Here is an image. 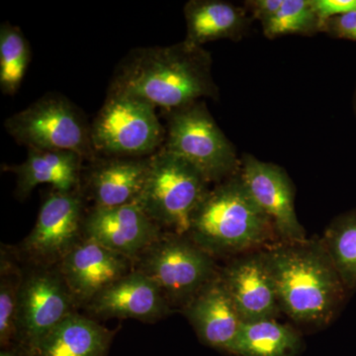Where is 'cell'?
Returning <instances> with one entry per match:
<instances>
[{"label":"cell","instance_id":"cell-29","mask_svg":"<svg viewBox=\"0 0 356 356\" xmlns=\"http://www.w3.org/2000/svg\"><path fill=\"white\" fill-rule=\"evenodd\" d=\"M0 356H19L14 350H3L0 353Z\"/></svg>","mask_w":356,"mask_h":356},{"label":"cell","instance_id":"cell-27","mask_svg":"<svg viewBox=\"0 0 356 356\" xmlns=\"http://www.w3.org/2000/svg\"><path fill=\"white\" fill-rule=\"evenodd\" d=\"M313 4L323 24L330 18L356 11V0H313Z\"/></svg>","mask_w":356,"mask_h":356},{"label":"cell","instance_id":"cell-18","mask_svg":"<svg viewBox=\"0 0 356 356\" xmlns=\"http://www.w3.org/2000/svg\"><path fill=\"white\" fill-rule=\"evenodd\" d=\"M27 158L20 165L6 166L16 177L15 196L19 201L29 197L41 184L55 191L70 192L81 188L86 159L70 151L27 149Z\"/></svg>","mask_w":356,"mask_h":356},{"label":"cell","instance_id":"cell-4","mask_svg":"<svg viewBox=\"0 0 356 356\" xmlns=\"http://www.w3.org/2000/svg\"><path fill=\"white\" fill-rule=\"evenodd\" d=\"M210 191L196 168L161 149L151 166L136 204L163 233L187 236L192 218Z\"/></svg>","mask_w":356,"mask_h":356},{"label":"cell","instance_id":"cell-30","mask_svg":"<svg viewBox=\"0 0 356 356\" xmlns=\"http://www.w3.org/2000/svg\"><path fill=\"white\" fill-rule=\"evenodd\" d=\"M353 110H355V114L356 117V88L355 90V95H353Z\"/></svg>","mask_w":356,"mask_h":356},{"label":"cell","instance_id":"cell-6","mask_svg":"<svg viewBox=\"0 0 356 356\" xmlns=\"http://www.w3.org/2000/svg\"><path fill=\"white\" fill-rule=\"evenodd\" d=\"M96 156L147 158L163 149L165 127L156 107L136 96L108 92L90 123Z\"/></svg>","mask_w":356,"mask_h":356},{"label":"cell","instance_id":"cell-3","mask_svg":"<svg viewBox=\"0 0 356 356\" xmlns=\"http://www.w3.org/2000/svg\"><path fill=\"white\" fill-rule=\"evenodd\" d=\"M187 236L215 259L238 257L280 242L273 222L248 193L240 173L210 188L192 218Z\"/></svg>","mask_w":356,"mask_h":356},{"label":"cell","instance_id":"cell-28","mask_svg":"<svg viewBox=\"0 0 356 356\" xmlns=\"http://www.w3.org/2000/svg\"><path fill=\"white\" fill-rule=\"evenodd\" d=\"M283 2L284 0H248L243 6L247 8L252 20H259L264 24L278 13Z\"/></svg>","mask_w":356,"mask_h":356},{"label":"cell","instance_id":"cell-15","mask_svg":"<svg viewBox=\"0 0 356 356\" xmlns=\"http://www.w3.org/2000/svg\"><path fill=\"white\" fill-rule=\"evenodd\" d=\"M243 322L276 318L280 313L273 276L261 250L236 257L220 270Z\"/></svg>","mask_w":356,"mask_h":356},{"label":"cell","instance_id":"cell-11","mask_svg":"<svg viewBox=\"0 0 356 356\" xmlns=\"http://www.w3.org/2000/svg\"><path fill=\"white\" fill-rule=\"evenodd\" d=\"M238 173L248 193L273 222L280 242L307 240L295 211L294 185L284 168L245 154Z\"/></svg>","mask_w":356,"mask_h":356},{"label":"cell","instance_id":"cell-9","mask_svg":"<svg viewBox=\"0 0 356 356\" xmlns=\"http://www.w3.org/2000/svg\"><path fill=\"white\" fill-rule=\"evenodd\" d=\"M23 264L13 350L19 356H39L47 337L77 308L58 266Z\"/></svg>","mask_w":356,"mask_h":356},{"label":"cell","instance_id":"cell-5","mask_svg":"<svg viewBox=\"0 0 356 356\" xmlns=\"http://www.w3.org/2000/svg\"><path fill=\"white\" fill-rule=\"evenodd\" d=\"M163 112L166 122L163 149L166 152L193 166L210 184L240 172L241 156L213 118L205 100Z\"/></svg>","mask_w":356,"mask_h":356},{"label":"cell","instance_id":"cell-23","mask_svg":"<svg viewBox=\"0 0 356 356\" xmlns=\"http://www.w3.org/2000/svg\"><path fill=\"white\" fill-rule=\"evenodd\" d=\"M350 292H356V208L334 218L321 238Z\"/></svg>","mask_w":356,"mask_h":356},{"label":"cell","instance_id":"cell-21","mask_svg":"<svg viewBox=\"0 0 356 356\" xmlns=\"http://www.w3.org/2000/svg\"><path fill=\"white\" fill-rule=\"evenodd\" d=\"M304 350L301 334L276 318L243 322L232 348V356H299Z\"/></svg>","mask_w":356,"mask_h":356},{"label":"cell","instance_id":"cell-13","mask_svg":"<svg viewBox=\"0 0 356 356\" xmlns=\"http://www.w3.org/2000/svg\"><path fill=\"white\" fill-rule=\"evenodd\" d=\"M58 267L79 310L133 271L134 262L83 236Z\"/></svg>","mask_w":356,"mask_h":356},{"label":"cell","instance_id":"cell-19","mask_svg":"<svg viewBox=\"0 0 356 356\" xmlns=\"http://www.w3.org/2000/svg\"><path fill=\"white\" fill-rule=\"evenodd\" d=\"M184 13V41L199 47L218 40L238 41L252 22L245 6L226 0H191L185 4Z\"/></svg>","mask_w":356,"mask_h":356},{"label":"cell","instance_id":"cell-1","mask_svg":"<svg viewBox=\"0 0 356 356\" xmlns=\"http://www.w3.org/2000/svg\"><path fill=\"white\" fill-rule=\"evenodd\" d=\"M212 65L209 51L184 40L135 48L117 65L107 91L136 96L163 111L205 98L218 100Z\"/></svg>","mask_w":356,"mask_h":356},{"label":"cell","instance_id":"cell-14","mask_svg":"<svg viewBox=\"0 0 356 356\" xmlns=\"http://www.w3.org/2000/svg\"><path fill=\"white\" fill-rule=\"evenodd\" d=\"M152 156H96L84 163L81 191L91 207L110 208L136 202L146 184Z\"/></svg>","mask_w":356,"mask_h":356},{"label":"cell","instance_id":"cell-16","mask_svg":"<svg viewBox=\"0 0 356 356\" xmlns=\"http://www.w3.org/2000/svg\"><path fill=\"white\" fill-rule=\"evenodd\" d=\"M91 318H135L156 323L172 309L153 280L134 269L97 295L84 308Z\"/></svg>","mask_w":356,"mask_h":356},{"label":"cell","instance_id":"cell-2","mask_svg":"<svg viewBox=\"0 0 356 356\" xmlns=\"http://www.w3.org/2000/svg\"><path fill=\"white\" fill-rule=\"evenodd\" d=\"M262 252L280 311L301 327L322 329L331 324L350 292L321 240L278 242Z\"/></svg>","mask_w":356,"mask_h":356},{"label":"cell","instance_id":"cell-7","mask_svg":"<svg viewBox=\"0 0 356 356\" xmlns=\"http://www.w3.org/2000/svg\"><path fill=\"white\" fill-rule=\"evenodd\" d=\"M6 132L27 149L70 151L95 158L90 123L69 98L48 93L4 121Z\"/></svg>","mask_w":356,"mask_h":356},{"label":"cell","instance_id":"cell-10","mask_svg":"<svg viewBox=\"0 0 356 356\" xmlns=\"http://www.w3.org/2000/svg\"><path fill=\"white\" fill-rule=\"evenodd\" d=\"M86 200L81 188L51 189L44 197L34 228L15 247L21 261L33 266H57L83 238Z\"/></svg>","mask_w":356,"mask_h":356},{"label":"cell","instance_id":"cell-17","mask_svg":"<svg viewBox=\"0 0 356 356\" xmlns=\"http://www.w3.org/2000/svg\"><path fill=\"white\" fill-rule=\"evenodd\" d=\"M181 311L204 346L229 355L243 322L220 275Z\"/></svg>","mask_w":356,"mask_h":356},{"label":"cell","instance_id":"cell-20","mask_svg":"<svg viewBox=\"0 0 356 356\" xmlns=\"http://www.w3.org/2000/svg\"><path fill=\"white\" fill-rule=\"evenodd\" d=\"M115 334L95 318L76 312L47 337L39 356H107Z\"/></svg>","mask_w":356,"mask_h":356},{"label":"cell","instance_id":"cell-8","mask_svg":"<svg viewBox=\"0 0 356 356\" xmlns=\"http://www.w3.org/2000/svg\"><path fill=\"white\" fill-rule=\"evenodd\" d=\"M215 257L187 236L165 234L134 261V269L156 283L170 308L185 305L219 277Z\"/></svg>","mask_w":356,"mask_h":356},{"label":"cell","instance_id":"cell-25","mask_svg":"<svg viewBox=\"0 0 356 356\" xmlns=\"http://www.w3.org/2000/svg\"><path fill=\"white\" fill-rule=\"evenodd\" d=\"M261 26L264 36L268 39L287 35L314 36L322 33L323 21L313 0H284L278 13Z\"/></svg>","mask_w":356,"mask_h":356},{"label":"cell","instance_id":"cell-22","mask_svg":"<svg viewBox=\"0 0 356 356\" xmlns=\"http://www.w3.org/2000/svg\"><path fill=\"white\" fill-rule=\"evenodd\" d=\"M24 264L15 248L1 245L0 254V344L13 350L17 337V307Z\"/></svg>","mask_w":356,"mask_h":356},{"label":"cell","instance_id":"cell-12","mask_svg":"<svg viewBox=\"0 0 356 356\" xmlns=\"http://www.w3.org/2000/svg\"><path fill=\"white\" fill-rule=\"evenodd\" d=\"M165 233L136 203L86 211L83 236L133 262Z\"/></svg>","mask_w":356,"mask_h":356},{"label":"cell","instance_id":"cell-24","mask_svg":"<svg viewBox=\"0 0 356 356\" xmlns=\"http://www.w3.org/2000/svg\"><path fill=\"white\" fill-rule=\"evenodd\" d=\"M31 60V47L24 33L10 22L0 26V89L6 95H16Z\"/></svg>","mask_w":356,"mask_h":356},{"label":"cell","instance_id":"cell-26","mask_svg":"<svg viewBox=\"0 0 356 356\" xmlns=\"http://www.w3.org/2000/svg\"><path fill=\"white\" fill-rule=\"evenodd\" d=\"M322 33L337 39L356 42V11L343 14L325 20Z\"/></svg>","mask_w":356,"mask_h":356}]
</instances>
